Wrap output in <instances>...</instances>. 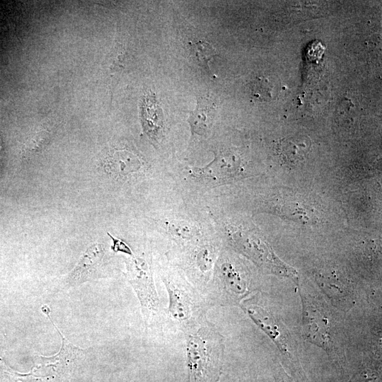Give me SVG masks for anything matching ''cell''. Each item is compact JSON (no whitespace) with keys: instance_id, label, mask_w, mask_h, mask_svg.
<instances>
[{"instance_id":"obj_12","label":"cell","mask_w":382,"mask_h":382,"mask_svg":"<svg viewBox=\"0 0 382 382\" xmlns=\"http://www.w3.org/2000/svg\"><path fill=\"white\" fill-rule=\"evenodd\" d=\"M189 52L195 62L209 71V62L216 55L214 48L207 42L198 40L189 42Z\"/></svg>"},{"instance_id":"obj_16","label":"cell","mask_w":382,"mask_h":382,"mask_svg":"<svg viewBox=\"0 0 382 382\" xmlns=\"http://www.w3.org/2000/svg\"><path fill=\"white\" fill-rule=\"evenodd\" d=\"M108 234L109 235L110 238L112 240L113 244L111 248L114 252H122V253L128 254L129 255H132V252L131 249L125 243H124L120 239L114 238L110 233H108Z\"/></svg>"},{"instance_id":"obj_15","label":"cell","mask_w":382,"mask_h":382,"mask_svg":"<svg viewBox=\"0 0 382 382\" xmlns=\"http://www.w3.org/2000/svg\"><path fill=\"white\" fill-rule=\"evenodd\" d=\"M221 274L224 281L230 289L238 293H243L245 290V283L239 273L229 263H224L221 267Z\"/></svg>"},{"instance_id":"obj_19","label":"cell","mask_w":382,"mask_h":382,"mask_svg":"<svg viewBox=\"0 0 382 382\" xmlns=\"http://www.w3.org/2000/svg\"><path fill=\"white\" fill-rule=\"evenodd\" d=\"M3 160H4V150H3L1 139L0 138V173L1 170Z\"/></svg>"},{"instance_id":"obj_8","label":"cell","mask_w":382,"mask_h":382,"mask_svg":"<svg viewBox=\"0 0 382 382\" xmlns=\"http://www.w3.org/2000/svg\"><path fill=\"white\" fill-rule=\"evenodd\" d=\"M215 108L214 100L209 97H198L197 107L190 112L187 119L193 135L204 137L208 134L214 117Z\"/></svg>"},{"instance_id":"obj_1","label":"cell","mask_w":382,"mask_h":382,"mask_svg":"<svg viewBox=\"0 0 382 382\" xmlns=\"http://www.w3.org/2000/svg\"><path fill=\"white\" fill-rule=\"evenodd\" d=\"M189 382H217L221 369L222 344L218 334L202 328L187 342Z\"/></svg>"},{"instance_id":"obj_18","label":"cell","mask_w":382,"mask_h":382,"mask_svg":"<svg viewBox=\"0 0 382 382\" xmlns=\"http://www.w3.org/2000/svg\"><path fill=\"white\" fill-rule=\"evenodd\" d=\"M277 380L278 382H294L282 370L279 371Z\"/></svg>"},{"instance_id":"obj_3","label":"cell","mask_w":382,"mask_h":382,"mask_svg":"<svg viewBox=\"0 0 382 382\" xmlns=\"http://www.w3.org/2000/svg\"><path fill=\"white\" fill-rule=\"evenodd\" d=\"M303 332L306 340L324 349L334 346V329L325 306L316 299L302 296Z\"/></svg>"},{"instance_id":"obj_10","label":"cell","mask_w":382,"mask_h":382,"mask_svg":"<svg viewBox=\"0 0 382 382\" xmlns=\"http://www.w3.org/2000/svg\"><path fill=\"white\" fill-rule=\"evenodd\" d=\"M142 110L144 131L150 138L157 140L163 127V117L156 100L151 95L145 98Z\"/></svg>"},{"instance_id":"obj_5","label":"cell","mask_w":382,"mask_h":382,"mask_svg":"<svg viewBox=\"0 0 382 382\" xmlns=\"http://www.w3.org/2000/svg\"><path fill=\"white\" fill-rule=\"evenodd\" d=\"M127 277L147 311H156L159 300L155 290L151 270L144 259L134 257L127 264Z\"/></svg>"},{"instance_id":"obj_7","label":"cell","mask_w":382,"mask_h":382,"mask_svg":"<svg viewBox=\"0 0 382 382\" xmlns=\"http://www.w3.org/2000/svg\"><path fill=\"white\" fill-rule=\"evenodd\" d=\"M103 255L104 248L101 244L95 243L91 245L69 275L67 284L69 286H77L96 277Z\"/></svg>"},{"instance_id":"obj_6","label":"cell","mask_w":382,"mask_h":382,"mask_svg":"<svg viewBox=\"0 0 382 382\" xmlns=\"http://www.w3.org/2000/svg\"><path fill=\"white\" fill-rule=\"evenodd\" d=\"M190 175L212 181L214 183H224L236 178L243 174L240 162L233 157L216 156L208 165L203 168L190 169Z\"/></svg>"},{"instance_id":"obj_17","label":"cell","mask_w":382,"mask_h":382,"mask_svg":"<svg viewBox=\"0 0 382 382\" xmlns=\"http://www.w3.org/2000/svg\"><path fill=\"white\" fill-rule=\"evenodd\" d=\"M199 264L201 269H207L209 267V252L207 250H204L199 253Z\"/></svg>"},{"instance_id":"obj_11","label":"cell","mask_w":382,"mask_h":382,"mask_svg":"<svg viewBox=\"0 0 382 382\" xmlns=\"http://www.w3.org/2000/svg\"><path fill=\"white\" fill-rule=\"evenodd\" d=\"M141 167L139 158L131 154H117L108 163L109 172L117 177L128 176L137 173Z\"/></svg>"},{"instance_id":"obj_4","label":"cell","mask_w":382,"mask_h":382,"mask_svg":"<svg viewBox=\"0 0 382 382\" xmlns=\"http://www.w3.org/2000/svg\"><path fill=\"white\" fill-rule=\"evenodd\" d=\"M246 311L255 323L277 344L282 354L289 362V366L291 370L296 372L297 377L305 382L304 375L295 354L294 345L288 330L260 307L250 306L246 308Z\"/></svg>"},{"instance_id":"obj_2","label":"cell","mask_w":382,"mask_h":382,"mask_svg":"<svg viewBox=\"0 0 382 382\" xmlns=\"http://www.w3.org/2000/svg\"><path fill=\"white\" fill-rule=\"evenodd\" d=\"M231 231V238L235 245L257 265L270 272L296 279V272L285 265L274 254L270 246L251 231L241 228Z\"/></svg>"},{"instance_id":"obj_9","label":"cell","mask_w":382,"mask_h":382,"mask_svg":"<svg viewBox=\"0 0 382 382\" xmlns=\"http://www.w3.org/2000/svg\"><path fill=\"white\" fill-rule=\"evenodd\" d=\"M310 144L306 139L288 137L278 141L275 146L277 155L286 164H296L307 155Z\"/></svg>"},{"instance_id":"obj_13","label":"cell","mask_w":382,"mask_h":382,"mask_svg":"<svg viewBox=\"0 0 382 382\" xmlns=\"http://www.w3.org/2000/svg\"><path fill=\"white\" fill-rule=\"evenodd\" d=\"M167 226L172 236L180 241L192 240L197 236L198 231L196 226L184 220H172L168 223Z\"/></svg>"},{"instance_id":"obj_20","label":"cell","mask_w":382,"mask_h":382,"mask_svg":"<svg viewBox=\"0 0 382 382\" xmlns=\"http://www.w3.org/2000/svg\"><path fill=\"white\" fill-rule=\"evenodd\" d=\"M239 382H243L242 381H239Z\"/></svg>"},{"instance_id":"obj_14","label":"cell","mask_w":382,"mask_h":382,"mask_svg":"<svg viewBox=\"0 0 382 382\" xmlns=\"http://www.w3.org/2000/svg\"><path fill=\"white\" fill-rule=\"evenodd\" d=\"M169 292L173 315L179 319H185L190 313V301L188 295L181 289H174L173 286H169Z\"/></svg>"}]
</instances>
